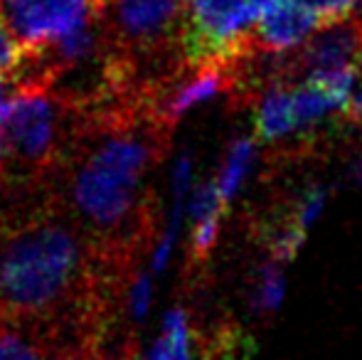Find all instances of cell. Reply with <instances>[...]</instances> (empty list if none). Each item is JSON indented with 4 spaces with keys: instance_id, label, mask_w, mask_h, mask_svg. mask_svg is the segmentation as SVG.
<instances>
[{
    "instance_id": "12",
    "label": "cell",
    "mask_w": 362,
    "mask_h": 360,
    "mask_svg": "<svg viewBox=\"0 0 362 360\" xmlns=\"http://www.w3.org/2000/svg\"><path fill=\"white\" fill-rule=\"evenodd\" d=\"M195 217V232H192V260L195 262H205L207 255L212 252L217 242V232H219V217L222 210H207L200 212Z\"/></svg>"
},
{
    "instance_id": "16",
    "label": "cell",
    "mask_w": 362,
    "mask_h": 360,
    "mask_svg": "<svg viewBox=\"0 0 362 360\" xmlns=\"http://www.w3.org/2000/svg\"><path fill=\"white\" fill-rule=\"evenodd\" d=\"M72 360H136V346L134 343H124L121 348L111 351V348H106V338H104V341L84 348V351Z\"/></svg>"
},
{
    "instance_id": "4",
    "label": "cell",
    "mask_w": 362,
    "mask_h": 360,
    "mask_svg": "<svg viewBox=\"0 0 362 360\" xmlns=\"http://www.w3.org/2000/svg\"><path fill=\"white\" fill-rule=\"evenodd\" d=\"M106 0H0V18L25 50L99 23Z\"/></svg>"
},
{
    "instance_id": "18",
    "label": "cell",
    "mask_w": 362,
    "mask_h": 360,
    "mask_svg": "<svg viewBox=\"0 0 362 360\" xmlns=\"http://www.w3.org/2000/svg\"><path fill=\"white\" fill-rule=\"evenodd\" d=\"M345 111H348L353 119H362V89L355 94V99L348 101V106H345Z\"/></svg>"
},
{
    "instance_id": "15",
    "label": "cell",
    "mask_w": 362,
    "mask_h": 360,
    "mask_svg": "<svg viewBox=\"0 0 362 360\" xmlns=\"http://www.w3.org/2000/svg\"><path fill=\"white\" fill-rule=\"evenodd\" d=\"M325 197H328V192H325L323 187H313V190L305 192L298 210H296V215H293V222L300 230H308V227L313 225V220L320 215V210H323Z\"/></svg>"
},
{
    "instance_id": "3",
    "label": "cell",
    "mask_w": 362,
    "mask_h": 360,
    "mask_svg": "<svg viewBox=\"0 0 362 360\" xmlns=\"http://www.w3.org/2000/svg\"><path fill=\"white\" fill-rule=\"evenodd\" d=\"M264 0H185L180 47L192 67L232 64L252 47Z\"/></svg>"
},
{
    "instance_id": "7",
    "label": "cell",
    "mask_w": 362,
    "mask_h": 360,
    "mask_svg": "<svg viewBox=\"0 0 362 360\" xmlns=\"http://www.w3.org/2000/svg\"><path fill=\"white\" fill-rule=\"evenodd\" d=\"M300 126L298 116L293 111V99L286 84H274L267 89L257 114V134L264 141H274L288 136Z\"/></svg>"
},
{
    "instance_id": "19",
    "label": "cell",
    "mask_w": 362,
    "mask_h": 360,
    "mask_svg": "<svg viewBox=\"0 0 362 360\" xmlns=\"http://www.w3.org/2000/svg\"><path fill=\"white\" fill-rule=\"evenodd\" d=\"M358 178L362 180V166H360V168H358Z\"/></svg>"
},
{
    "instance_id": "2",
    "label": "cell",
    "mask_w": 362,
    "mask_h": 360,
    "mask_svg": "<svg viewBox=\"0 0 362 360\" xmlns=\"http://www.w3.org/2000/svg\"><path fill=\"white\" fill-rule=\"evenodd\" d=\"M76 106L42 84L18 87L0 109V195L42 190L74 134Z\"/></svg>"
},
{
    "instance_id": "6",
    "label": "cell",
    "mask_w": 362,
    "mask_h": 360,
    "mask_svg": "<svg viewBox=\"0 0 362 360\" xmlns=\"http://www.w3.org/2000/svg\"><path fill=\"white\" fill-rule=\"evenodd\" d=\"M313 28H318V20L303 0H264L252 40L264 52L284 54L305 42Z\"/></svg>"
},
{
    "instance_id": "17",
    "label": "cell",
    "mask_w": 362,
    "mask_h": 360,
    "mask_svg": "<svg viewBox=\"0 0 362 360\" xmlns=\"http://www.w3.org/2000/svg\"><path fill=\"white\" fill-rule=\"evenodd\" d=\"M151 306V277H139L131 284L129 291V308L136 318H144Z\"/></svg>"
},
{
    "instance_id": "8",
    "label": "cell",
    "mask_w": 362,
    "mask_h": 360,
    "mask_svg": "<svg viewBox=\"0 0 362 360\" xmlns=\"http://www.w3.org/2000/svg\"><path fill=\"white\" fill-rule=\"evenodd\" d=\"M0 360H59V356L35 328L0 316Z\"/></svg>"
},
{
    "instance_id": "10",
    "label": "cell",
    "mask_w": 362,
    "mask_h": 360,
    "mask_svg": "<svg viewBox=\"0 0 362 360\" xmlns=\"http://www.w3.org/2000/svg\"><path fill=\"white\" fill-rule=\"evenodd\" d=\"M252 161H254V141L239 139L237 144L229 149L227 163H224L222 175H219V180H217L219 197H222L224 202H229L234 195H237L239 182L244 180V175H247Z\"/></svg>"
},
{
    "instance_id": "1",
    "label": "cell",
    "mask_w": 362,
    "mask_h": 360,
    "mask_svg": "<svg viewBox=\"0 0 362 360\" xmlns=\"http://www.w3.org/2000/svg\"><path fill=\"white\" fill-rule=\"evenodd\" d=\"M170 129L146 96L76 109L72 141L45 182L96 255L126 277L153 237L146 178L165 153Z\"/></svg>"
},
{
    "instance_id": "14",
    "label": "cell",
    "mask_w": 362,
    "mask_h": 360,
    "mask_svg": "<svg viewBox=\"0 0 362 360\" xmlns=\"http://www.w3.org/2000/svg\"><path fill=\"white\" fill-rule=\"evenodd\" d=\"M303 3L313 10L315 20H318V28H323V25L350 18L358 0H303Z\"/></svg>"
},
{
    "instance_id": "13",
    "label": "cell",
    "mask_w": 362,
    "mask_h": 360,
    "mask_svg": "<svg viewBox=\"0 0 362 360\" xmlns=\"http://www.w3.org/2000/svg\"><path fill=\"white\" fill-rule=\"evenodd\" d=\"M25 59V47L18 42L8 25L0 20V79H13Z\"/></svg>"
},
{
    "instance_id": "11",
    "label": "cell",
    "mask_w": 362,
    "mask_h": 360,
    "mask_svg": "<svg viewBox=\"0 0 362 360\" xmlns=\"http://www.w3.org/2000/svg\"><path fill=\"white\" fill-rule=\"evenodd\" d=\"M284 289H286V279H284L279 265H264L259 272V279L254 284L252 294V308L257 313H272L284 298Z\"/></svg>"
},
{
    "instance_id": "9",
    "label": "cell",
    "mask_w": 362,
    "mask_h": 360,
    "mask_svg": "<svg viewBox=\"0 0 362 360\" xmlns=\"http://www.w3.org/2000/svg\"><path fill=\"white\" fill-rule=\"evenodd\" d=\"M146 360H190V331L182 308H173L165 316L163 333Z\"/></svg>"
},
{
    "instance_id": "5",
    "label": "cell",
    "mask_w": 362,
    "mask_h": 360,
    "mask_svg": "<svg viewBox=\"0 0 362 360\" xmlns=\"http://www.w3.org/2000/svg\"><path fill=\"white\" fill-rule=\"evenodd\" d=\"M362 69V20L358 15L323 25L318 35L303 42L300 50L291 54L284 52L281 84L296 77H308L318 72H355Z\"/></svg>"
}]
</instances>
